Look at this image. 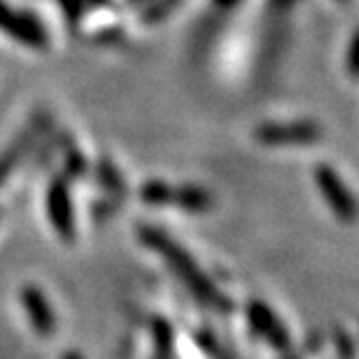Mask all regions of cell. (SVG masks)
<instances>
[{"mask_svg": "<svg viewBox=\"0 0 359 359\" xmlns=\"http://www.w3.org/2000/svg\"><path fill=\"white\" fill-rule=\"evenodd\" d=\"M154 245H156L161 251H163V255H167V260L177 269L175 273L182 277L184 275V279H187V284L195 290V292H203V290H208V284L206 281L201 279V275L197 273V271H193V266H191V262L187 260V255H182L180 253L169 241H165L163 236L158 238V241H154Z\"/></svg>", "mask_w": 359, "mask_h": 359, "instance_id": "obj_2", "label": "cell"}, {"mask_svg": "<svg viewBox=\"0 0 359 359\" xmlns=\"http://www.w3.org/2000/svg\"><path fill=\"white\" fill-rule=\"evenodd\" d=\"M318 187L323 189L325 197L329 199V206L333 208V212H336V215H340L344 219H353L357 215L355 203L351 201L346 189L342 187L340 177H336L329 169H323L318 173Z\"/></svg>", "mask_w": 359, "mask_h": 359, "instance_id": "obj_1", "label": "cell"}, {"mask_svg": "<svg viewBox=\"0 0 359 359\" xmlns=\"http://www.w3.org/2000/svg\"><path fill=\"white\" fill-rule=\"evenodd\" d=\"M348 65L353 72H359V35L353 39V46H351V55H348Z\"/></svg>", "mask_w": 359, "mask_h": 359, "instance_id": "obj_4", "label": "cell"}, {"mask_svg": "<svg viewBox=\"0 0 359 359\" xmlns=\"http://www.w3.org/2000/svg\"><path fill=\"white\" fill-rule=\"evenodd\" d=\"M312 128L307 126H281V128H266V141H281V139H294V141H307L310 139Z\"/></svg>", "mask_w": 359, "mask_h": 359, "instance_id": "obj_3", "label": "cell"}]
</instances>
